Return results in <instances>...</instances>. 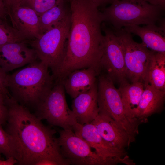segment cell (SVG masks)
Wrapping results in <instances>:
<instances>
[{
  "instance_id": "8",
  "label": "cell",
  "mask_w": 165,
  "mask_h": 165,
  "mask_svg": "<svg viewBox=\"0 0 165 165\" xmlns=\"http://www.w3.org/2000/svg\"><path fill=\"white\" fill-rule=\"evenodd\" d=\"M65 92L62 82L55 83L44 100L35 109V115L53 126L72 130L77 121L73 112L67 105Z\"/></svg>"
},
{
  "instance_id": "1",
  "label": "cell",
  "mask_w": 165,
  "mask_h": 165,
  "mask_svg": "<svg viewBox=\"0 0 165 165\" xmlns=\"http://www.w3.org/2000/svg\"><path fill=\"white\" fill-rule=\"evenodd\" d=\"M71 24L63 58L52 75L63 81L72 71L90 67L98 71L103 35L100 12L89 0H71Z\"/></svg>"
},
{
  "instance_id": "18",
  "label": "cell",
  "mask_w": 165,
  "mask_h": 165,
  "mask_svg": "<svg viewBox=\"0 0 165 165\" xmlns=\"http://www.w3.org/2000/svg\"><path fill=\"white\" fill-rule=\"evenodd\" d=\"M165 91L157 89L149 84L145 87L135 117L143 123L151 115L161 112L164 108Z\"/></svg>"
},
{
  "instance_id": "32",
  "label": "cell",
  "mask_w": 165,
  "mask_h": 165,
  "mask_svg": "<svg viewBox=\"0 0 165 165\" xmlns=\"http://www.w3.org/2000/svg\"><path fill=\"white\" fill-rule=\"evenodd\" d=\"M25 0H11L10 10L11 7L20 5Z\"/></svg>"
},
{
  "instance_id": "26",
  "label": "cell",
  "mask_w": 165,
  "mask_h": 165,
  "mask_svg": "<svg viewBox=\"0 0 165 165\" xmlns=\"http://www.w3.org/2000/svg\"><path fill=\"white\" fill-rule=\"evenodd\" d=\"M5 99L0 96V125L2 126L6 123L8 116V109Z\"/></svg>"
},
{
  "instance_id": "23",
  "label": "cell",
  "mask_w": 165,
  "mask_h": 165,
  "mask_svg": "<svg viewBox=\"0 0 165 165\" xmlns=\"http://www.w3.org/2000/svg\"><path fill=\"white\" fill-rule=\"evenodd\" d=\"M67 0H25L19 5L29 7L39 16L59 4Z\"/></svg>"
},
{
  "instance_id": "10",
  "label": "cell",
  "mask_w": 165,
  "mask_h": 165,
  "mask_svg": "<svg viewBox=\"0 0 165 165\" xmlns=\"http://www.w3.org/2000/svg\"><path fill=\"white\" fill-rule=\"evenodd\" d=\"M75 133L85 141L106 165L123 163L135 165L126 150H121L110 145L102 138L95 126L91 123L80 124L76 123L73 127Z\"/></svg>"
},
{
  "instance_id": "15",
  "label": "cell",
  "mask_w": 165,
  "mask_h": 165,
  "mask_svg": "<svg viewBox=\"0 0 165 165\" xmlns=\"http://www.w3.org/2000/svg\"><path fill=\"white\" fill-rule=\"evenodd\" d=\"M155 24L145 25L142 27L131 25L122 28L124 30L140 37L142 43L151 50L157 52H165V23L163 18Z\"/></svg>"
},
{
  "instance_id": "13",
  "label": "cell",
  "mask_w": 165,
  "mask_h": 165,
  "mask_svg": "<svg viewBox=\"0 0 165 165\" xmlns=\"http://www.w3.org/2000/svg\"><path fill=\"white\" fill-rule=\"evenodd\" d=\"M9 15L12 26L28 41L38 38L42 35L39 16L31 8L22 5L12 7Z\"/></svg>"
},
{
  "instance_id": "25",
  "label": "cell",
  "mask_w": 165,
  "mask_h": 165,
  "mask_svg": "<svg viewBox=\"0 0 165 165\" xmlns=\"http://www.w3.org/2000/svg\"><path fill=\"white\" fill-rule=\"evenodd\" d=\"M8 76L0 66V96L5 99L11 96L8 87Z\"/></svg>"
},
{
  "instance_id": "7",
  "label": "cell",
  "mask_w": 165,
  "mask_h": 165,
  "mask_svg": "<svg viewBox=\"0 0 165 165\" xmlns=\"http://www.w3.org/2000/svg\"><path fill=\"white\" fill-rule=\"evenodd\" d=\"M113 30L119 38L123 52L127 80L131 83L142 82L145 87L148 84V71L155 52L142 43L134 41L131 34L122 28Z\"/></svg>"
},
{
  "instance_id": "28",
  "label": "cell",
  "mask_w": 165,
  "mask_h": 165,
  "mask_svg": "<svg viewBox=\"0 0 165 165\" xmlns=\"http://www.w3.org/2000/svg\"><path fill=\"white\" fill-rule=\"evenodd\" d=\"M35 165H59L57 162L50 159H44L39 160Z\"/></svg>"
},
{
  "instance_id": "9",
  "label": "cell",
  "mask_w": 165,
  "mask_h": 165,
  "mask_svg": "<svg viewBox=\"0 0 165 165\" xmlns=\"http://www.w3.org/2000/svg\"><path fill=\"white\" fill-rule=\"evenodd\" d=\"M104 32L101 46L99 63V73L120 86L127 83L123 52L119 40L114 32L103 25Z\"/></svg>"
},
{
  "instance_id": "27",
  "label": "cell",
  "mask_w": 165,
  "mask_h": 165,
  "mask_svg": "<svg viewBox=\"0 0 165 165\" xmlns=\"http://www.w3.org/2000/svg\"><path fill=\"white\" fill-rule=\"evenodd\" d=\"M97 8L108 4H111L115 0H89Z\"/></svg>"
},
{
  "instance_id": "21",
  "label": "cell",
  "mask_w": 165,
  "mask_h": 165,
  "mask_svg": "<svg viewBox=\"0 0 165 165\" xmlns=\"http://www.w3.org/2000/svg\"><path fill=\"white\" fill-rule=\"evenodd\" d=\"M61 2L39 16L41 31L42 34L63 19L70 12L66 5Z\"/></svg>"
},
{
  "instance_id": "3",
  "label": "cell",
  "mask_w": 165,
  "mask_h": 165,
  "mask_svg": "<svg viewBox=\"0 0 165 165\" xmlns=\"http://www.w3.org/2000/svg\"><path fill=\"white\" fill-rule=\"evenodd\" d=\"M8 76L12 97L20 104L35 109L44 100L55 82L48 66L35 61Z\"/></svg>"
},
{
  "instance_id": "2",
  "label": "cell",
  "mask_w": 165,
  "mask_h": 165,
  "mask_svg": "<svg viewBox=\"0 0 165 165\" xmlns=\"http://www.w3.org/2000/svg\"><path fill=\"white\" fill-rule=\"evenodd\" d=\"M5 101L8 112L5 130L12 138L18 164L35 165L44 159L59 165L70 164L61 155L55 130L44 125L12 96Z\"/></svg>"
},
{
  "instance_id": "6",
  "label": "cell",
  "mask_w": 165,
  "mask_h": 165,
  "mask_svg": "<svg viewBox=\"0 0 165 165\" xmlns=\"http://www.w3.org/2000/svg\"><path fill=\"white\" fill-rule=\"evenodd\" d=\"M97 84L99 112L115 120L128 134L130 144L134 142L141 123L130 119L126 114L121 95L109 78L99 74Z\"/></svg>"
},
{
  "instance_id": "4",
  "label": "cell",
  "mask_w": 165,
  "mask_h": 165,
  "mask_svg": "<svg viewBox=\"0 0 165 165\" xmlns=\"http://www.w3.org/2000/svg\"><path fill=\"white\" fill-rule=\"evenodd\" d=\"M164 10L144 0H115L100 12L102 22L120 30L131 25L156 24L163 18Z\"/></svg>"
},
{
  "instance_id": "20",
  "label": "cell",
  "mask_w": 165,
  "mask_h": 165,
  "mask_svg": "<svg viewBox=\"0 0 165 165\" xmlns=\"http://www.w3.org/2000/svg\"><path fill=\"white\" fill-rule=\"evenodd\" d=\"M148 81L155 88L165 91V52H155L149 67Z\"/></svg>"
},
{
  "instance_id": "22",
  "label": "cell",
  "mask_w": 165,
  "mask_h": 165,
  "mask_svg": "<svg viewBox=\"0 0 165 165\" xmlns=\"http://www.w3.org/2000/svg\"><path fill=\"white\" fill-rule=\"evenodd\" d=\"M28 41L17 29L7 23L6 19L0 17V46L10 42L27 43Z\"/></svg>"
},
{
  "instance_id": "30",
  "label": "cell",
  "mask_w": 165,
  "mask_h": 165,
  "mask_svg": "<svg viewBox=\"0 0 165 165\" xmlns=\"http://www.w3.org/2000/svg\"><path fill=\"white\" fill-rule=\"evenodd\" d=\"M17 163V160L12 157L6 159L5 160L0 159V165H13Z\"/></svg>"
},
{
  "instance_id": "34",
  "label": "cell",
  "mask_w": 165,
  "mask_h": 165,
  "mask_svg": "<svg viewBox=\"0 0 165 165\" xmlns=\"http://www.w3.org/2000/svg\"><path fill=\"white\" fill-rule=\"evenodd\" d=\"M1 153H0V159H1Z\"/></svg>"
},
{
  "instance_id": "14",
  "label": "cell",
  "mask_w": 165,
  "mask_h": 165,
  "mask_svg": "<svg viewBox=\"0 0 165 165\" xmlns=\"http://www.w3.org/2000/svg\"><path fill=\"white\" fill-rule=\"evenodd\" d=\"M91 123L95 126L103 139L110 145L123 150L129 147L130 144L128 134L110 116L99 112Z\"/></svg>"
},
{
  "instance_id": "33",
  "label": "cell",
  "mask_w": 165,
  "mask_h": 165,
  "mask_svg": "<svg viewBox=\"0 0 165 165\" xmlns=\"http://www.w3.org/2000/svg\"><path fill=\"white\" fill-rule=\"evenodd\" d=\"M11 0H4L5 5L8 15L10 14V2Z\"/></svg>"
},
{
  "instance_id": "17",
  "label": "cell",
  "mask_w": 165,
  "mask_h": 165,
  "mask_svg": "<svg viewBox=\"0 0 165 165\" xmlns=\"http://www.w3.org/2000/svg\"><path fill=\"white\" fill-rule=\"evenodd\" d=\"M97 70L91 67L75 70L62 82L65 91L72 98L91 89L97 83Z\"/></svg>"
},
{
  "instance_id": "5",
  "label": "cell",
  "mask_w": 165,
  "mask_h": 165,
  "mask_svg": "<svg viewBox=\"0 0 165 165\" xmlns=\"http://www.w3.org/2000/svg\"><path fill=\"white\" fill-rule=\"evenodd\" d=\"M71 24L70 12L62 20L38 38L28 41L38 59L46 64L52 72L62 61L65 53Z\"/></svg>"
},
{
  "instance_id": "24",
  "label": "cell",
  "mask_w": 165,
  "mask_h": 165,
  "mask_svg": "<svg viewBox=\"0 0 165 165\" xmlns=\"http://www.w3.org/2000/svg\"><path fill=\"white\" fill-rule=\"evenodd\" d=\"M0 153L6 159L10 157L15 158V152L13 142L10 135L0 125Z\"/></svg>"
},
{
  "instance_id": "29",
  "label": "cell",
  "mask_w": 165,
  "mask_h": 165,
  "mask_svg": "<svg viewBox=\"0 0 165 165\" xmlns=\"http://www.w3.org/2000/svg\"><path fill=\"white\" fill-rule=\"evenodd\" d=\"M7 15H8L7 11L4 0H0V17L6 19Z\"/></svg>"
},
{
  "instance_id": "12",
  "label": "cell",
  "mask_w": 165,
  "mask_h": 165,
  "mask_svg": "<svg viewBox=\"0 0 165 165\" xmlns=\"http://www.w3.org/2000/svg\"><path fill=\"white\" fill-rule=\"evenodd\" d=\"M26 43L13 42L0 46V66L5 72L7 73L37 60L35 51Z\"/></svg>"
},
{
  "instance_id": "16",
  "label": "cell",
  "mask_w": 165,
  "mask_h": 165,
  "mask_svg": "<svg viewBox=\"0 0 165 165\" xmlns=\"http://www.w3.org/2000/svg\"><path fill=\"white\" fill-rule=\"evenodd\" d=\"M72 108L77 123H90L99 113L98 88L97 83L91 89L73 98Z\"/></svg>"
},
{
  "instance_id": "11",
  "label": "cell",
  "mask_w": 165,
  "mask_h": 165,
  "mask_svg": "<svg viewBox=\"0 0 165 165\" xmlns=\"http://www.w3.org/2000/svg\"><path fill=\"white\" fill-rule=\"evenodd\" d=\"M57 138L63 157L70 164L106 165L83 140L71 129L60 130Z\"/></svg>"
},
{
  "instance_id": "19",
  "label": "cell",
  "mask_w": 165,
  "mask_h": 165,
  "mask_svg": "<svg viewBox=\"0 0 165 165\" xmlns=\"http://www.w3.org/2000/svg\"><path fill=\"white\" fill-rule=\"evenodd\" d=\"M144 88L143 83L137 82H127L120 86L118 89L127 116L130 119L141 123H143L136 118L135 115Z\"/></svg>"
},
{
  "instance_id": "31",
  "label": "cell",
  "mask_w": 165,
  "mask_h": 165,
  "mask_svg": "<svg viewBox=\"0 0 165 165\" xmlns=\"http://www.w3.org/2000/svg\"><path fill=\"white\" fill-rule=\"evenodd\" d=\"M154 5L158 6L165 9V0H144Z\"/></svg>"
}]
</instances>
